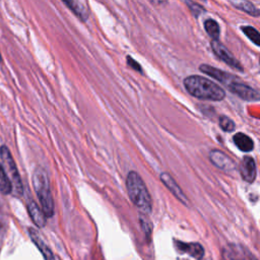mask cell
<instances>
[{
    "instance_id": "d4e9b609",
    "label": "cell",
    "mask_w": 260,
    "mask_h": 260,
    "mask_svg": "<svg viewBox=\"0 0 260 260\" xmlns=\"http://www.w3.org/2000/svg\"><path fill=\"white\" fill-rule=\"evenodd\" d=\"M151 1L155 4H162V3L166 2V0H151Z\"/></svg>"
},
{
    "instance_id": "4fadbf2b",
    "label": "cell",
    "mask_w": 260,
    "mask_h": 260,
    "mask_svg": "<svg viewBox=\"0 0 260 260\" xmlns=\"http://www.w3.org/2000/svg\"><path fill=\"white\" fill-rule=\"evenodd\" d=\"M28 233H29V237L31 239V241L35 243V245L38 247V249L40 250V252L42 253L43 257L45 260H55L54 258V255L53 253L51 252V250L49 249V247L45 244V242L41 239V237L39 236L38 232L32 230V229H29L28 230Z\"/></svg>"
},
{
    "instance_id": "484cf974",
    "label": "cell",
    "mask_w": 260,
    "mask_h": 260,
    "mask_svg": "<svg viewBox=\"0 0 260 260\" xmlns=\"http://www.w3.org/2000/svg\"><path fill=\"white\" fill-rule=\"evenodd\" d=\"M201 1H206V0H201Z\"/></svg>"
},
{
    "instance_id": "d6986e66",
    "label": "cell",
    "mask_w": 260,
    "mask_h": 260,
    "mask_svg": "<svg viewBox=\"0 0 260 260\" xmlns=\"http://www.w3.org/2000/svg\"><path fill=\"white\" fill-rule=\"evenodd\" d=\"M204 28L206 30V32L213 39V40H217V38L219 37V25L218 23L213 20V19H207L204 22Z\"/></svg>"
},
{
    "instance_id": "cb8c5ba5",
    "label": "cell",
    "mask_w": 260,
    "mask_h": 260,
    "mask_svg": "<svg viewBox=\"0 0 260 260\" xmlns=\"http://www.w3.org/2000/svg\"><path fill=\"white\" fill-rule=\"evenodd\" d=\"M127 64L134 70L138 71V72H142V69H141V66L137 63V61H135L133 58H131L130 56H127Z\"/></svg>"
},
{
    "instance_id": "3957f363",
    "label": "cell",
    "mask_w": 260,
    "mask_h": 260,
    "mask_svg": "<svg viewBox=\"0 0 260 260\" xmlns=\"http://www.w3.org/2000/svg\"><path fill=\"white\" fill-rule=\"evenodd\" d=\"M32 185L44 214L46 216H52L54 213V202L50 191L48 175L43 168H38L34 172Z\"/></svg>"
},
{
    "instance_id": "2e32d148",
    "label": "cell",
    "mask_w": 260,
    "mask_h": 260,
    "mask_svg": "<svg viewBox=\"0 0 260 260\" xmlns=\"http://www.w3.org/2000/svg\"><path fill=\"white\" fill-rule=\"evenodd\" d=\"M234 142L242 151H251L254 147L253 140L244 133H237L234 136Z\"/></svg>"
},
{
    "instance_id": "7c38bea8",
    "label": "cell",
    "mask_w": 260,
    "mask_h": 260,
    "mask_svg": "<svg viewBox=\"0 0 260 260\" xmlns=\"http://www.w3.org/2000/svg\"><path fill=\"white\" fill-rule=\"evenodd\" d=\"M178 250L182 253H187L197 260H200L204 255V249L199 243H182L177 242Z\"/></svg>"
},
{
    "instance_id": "e0dca14e",
    "label": "cell",
    "mask_w": 260,
    "mask_h": 260,
    "mask_svg": "<svg viewBox=\"0 0 260 260\" xmlns=\"http://www.w3.org/2000/svg\"><path fill=\"white\" fill-rule=\"evenodd\" d=\"M233 5L236 6L237 8L245 11L246 13L253 15V16L260 14V11L255 6H253V4L251 2H249L247 0H235V1H233Z\"/></svg>"
},
{
    "instance_id": "5bb4252c",
    "label": "cell",
    "mask_w": 260,
    "mask_h": 260,
    "mask_svg": "<svg viewBox=\"0 0 260 260\" xmlns=\"http://www.w3.org/2000/svg\"><path fill=\"white\" fill-rule=\"evenodd\" d=\"M27 210L34 223L39 228H43L46 223V215L44 214L43 210L38 206V204L34 201H29L27 203Z\"/></svg>"
},
{
    "instance_id": "277c9868",
    "label": "cell",
    "mask_w": 260,
    "mask_h": 260,
    "mask_svg": "<svg viewBox=\"0 0 260 260\" xmlns=\"http://www.w3.org/2000/svg\"><path fill=\"white\" fill-rule=\"evenodd\" d=\"M0 155L2 158V161L4 164V169L7 174L10 176V182L12 185V191L16 196H21L23 193V188H22V183L21 179L19 176V173L17 171V167L14 162V159L9 151V149L3 145L0 147Z\"/></svg>"
},
{
    "instance_id": "ba28073f",
    "label": "cell",
    "mask_w": 260,
    "mask_h": 260,
    "mask_svg": "<svg viewBox=\"0 0 260 260\" xmlns=\"http://www.w3.org/2000/svg\"><path fill=\"white\" fill-rule=\"evenodd\" d=\"M160 181L162 182V184L170 190V192L184 205L188 206L189 205V200L187 198V196L185 195V193L182 191V189L180 188V186L176 183V181L171 177L170 174L168 173H161L159 176Z\"/></svg>"
},
{
    "instance_id": "7402d4cb",
    "label": "cell",
    "mask_w": 260,
    "mask_h": 260,
    "mask_svg": "<svg viewBox=\"0 0 260 260\" xmlns=\"http://www.w3.org/2000/svg\"><path fill=\"white\" fill-rule=\"evenodd\" d=\"M140 224H141L143 232L148 237L149 234H151V222L149 220H147V217L145 214L140 215Z\"/></svg>"
},
{
    "instance_id": "44dd1931",
    "label": "cell",
    "mask_w": 260,
    "mask_h": 260,
    "mask_svg": "<svg viewBox=\"0 0 260 260\" xmlns=\"http://www.w3.org/2000/svg\"><path fill=\"white\" fill-rule=\"evenodd\" d=\"M219 126L222 130L226 132H232L235 129V123L232 119H230L226 116H220L219 117Z\"/></svg>"
},
{
    "instance_id": "52a82bcc",
    "label": "cell",
    "mask_w": 260,
    "mask_h": 260,
    "mask_svg": "<svg viewBox=\"0 0 260 260\" xmlns=\"http://www.w3.org/2000/svg\"><path fill=\"white\" fill-rule=\"evenodd\" d=\"M211 48L214 52V54L220 59L222 60L224 63H226L228 65L238 69V70H243L242 65L239 63V61L231 54V52L217 40H213L211 42Z\"/></svg>"
},
{
    "instance_id": "603a6c76",
    "label": "cell",
    "mask_w": 260,
    "mask_h": 260,
    "mask_svg": "<svg viewBox=\"0 0 260 260\" xmlns=\"http://www.w3.org/2000/svg\"><path fill=\"white\" fill-rule=\"evenodd\" d=\"M186 3H187V6L190 8L191 12L195 15V16H198L200 13L204 12V8L199 5V4H196L194 3L193 1H190V0H186Z\"/></svg>"
},
{
    "instance_id": "8992f818",
    "label": "cell",
    "mask_w": 260,
    "mask_h": 260,
    "mask_svg": "<svg viewBox=\"0 0 260 260\" xmlns=\"http://www.w3.org/2000/svg\"><path fill=\"white\" fill-rule=\"evenodd\" d=\"M209 159L213 166L223 172H233L236 170V162L224 152L213 149L209 152Z\"/></svg>"
},
{
    "instance_id": "4316f807",
    "label": "cell",
    "mask_w": 260,
    "mask_h": 260,
    "mask_svg": "<svg viewBox=\"0 0 260 260\" xmlns=\"http://www.w3.org/2000/svg\"><path fill=\"white\" fill-rule=\"evenodd\" d=\"M0 60H1V56H0Z\"/></svg>"
},
{
    "instance_id": "8fae6325",
    "label": "cell",
    "mask_w": 260,
    "mask_h": 260,
    "mask_svg": "<svg viewBox=\"0 0 260 260\" xmlns=\"http://www.w3.org/2000/svg\"><path fill=\"white\" fill-rule=\"evenodd\" d=\"M224 254L228 260H257L249 250L241 245H231Z\"/></svg>"
},
{
    "instance_id": "30bf717a",
    "label": "cell",
    "mask_w": 260,
    "mask_h": 260,
    "mask_svg": "<svg viewBox=\"0 0 260 260\" xmlns=\"http://www.w3.org/2000/svg\"><path fill=\"white\" fill-rule=\"evenodd\" d=\"M200 71L206 73L207 75L215 78L216 80L224 83L226 86L232 82L234 81L235 79H237V76H234V75H231L224 71H221L217 68H214L210 65H206V64H203V65H200L199 67Z\"/></svg>"
},
{
    "instance_id": "ac0fdd59",
    "label": "cell",
    "mask_w": 260,
    "mask_h": 260,
    "mask_svg": "<svg viewBox=\"0 0 260 260\" xmlns=\"http://www.w3.org/2000/svg\"><path fill=\"white\" fill-rule=\"evenodd\" d=\"M0 191L3 194H9L12 192V185L10 179L4 169V167L0 164Z\"/></svg>"
},
{
    "instance_id": "ffe728a7",
    "label": "cell",
    "mask_w": 260,
    "mask_h": 260,
    "mask_svg": "<svg viewBox=\"0 0 260 260\" xmlns=\"http://www.w3.org/2000/svg\"><path fill=\"white\" fill-rule=\"evenodd\" d=\"M243 32L257 46L260 47V32L250 25H244L241 27Z\"/></svg>"
},
{
    "instance_id": "7a4b0ae2",
    "label": "cell",
    "mask_w": 260,
    "mask_h": 260,
    "mask_svg": "<svg viewBox=\"0 0 260 260\" xmlns=\"http://www.w3.org/2000/svg\"><path fill=\"white\" fill-rule=\"evenodd\" d=\"M184 85L191 95L200 100L221 101L225 96V93L220 86L202 76H188L184 79Z\"/></svg>"
},
{
    "instance_id": "9a60e30c",
    "label": "cell",
    "mask_w": 260,
    "mask_h": 260,
    "mask_svg": "<svg viewBox=\"0 0 260 260\" xmlns=\"http://www.w3.org/2000/svg\"><path fill=\"white\" fill-rule=\"evenodd\" d=\"M63 3L81 20H86L88 17V12L85 6L80 5L79 0H62Z\"/></svg>"
},
{
    "instance_id": "5b68a950",
    "label": "cell",
    "mask_w": 260,
    "mask_h": 260,
    "mask_svg": "<svg viewBox=\"0 0 260 260\" xmlns=\"http://www.w3.org/2000/svg\"><path fill=\"white\" fill-rule=\"evenodd\" d=\"M228 88L233 91L235 94L240 96L243 100L246 101H258L260 100V91L254 89L253 87L235 79L232 81L229 85Z\"/></svg>"
},
{
    "instance_id": "9c48e42d",
    "label": "cell",
    "mask_w": 260,
    "mask_h": 260,
    "mask_svg": "<svg viewBox=\"0 0 260 260\" xmlns=\"http://www.w3.org/2000/svg\"><path fill=\"white\" fill-rule=\"evenodd\" d=\"M240 174L242 178L248 182L253 183L256 179L257 171H256V165L254 159L251 156H244L241 164H240Z\"/></svg>"
},
{
    "instance_id": "6da1fadb",
    "label": "cell",
    "mask_w": 260,
    "mask_h": 260,
    "mask_svg": "<svg viewBox=\"0 0 260 260\" xmlns=\"http://www.w3.org/2000/svg\"><path fill=\"white\" fill-rule=\"evenodd\" d=\"M126 187L129 198L140 213L148 215L152 210V202L147 187L138 173L131 171L126 178Z\"/></svg>"
}]
</instances>
